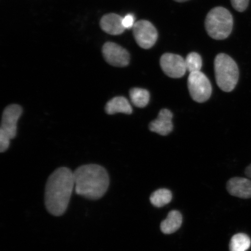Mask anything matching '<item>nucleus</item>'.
Returning <instances> with one entry per match:
<instances>
[{
    "label": "nucleus",
    "instance_id": "f257e3e1",
    "mask_svg": "<svg viewBox=\"0 0 251 251\" xmlns=\"http://www.w3.org/2000/svg\"><path fill=\"white\" fill-rule=\"evenodd\" d=\"M74 188V172L65 167L56 169L46 183L45 202L47 211L55 216L64 215Z\"/></svg>",
    "mask_w": 251,
    "mask_h": 251
},
{
    "label": "nucleus",
    "instance_id": "f03ea898",
    "mask_svg": "<svg viewBox=\"0 0 251 251\" xmlns=\"http://www.w3.org/2000/svg\"><path fill=\"white\" fill-rule=\"evenodd\" d=\"M74 177L75 192L87 200L101 199L109 186L108 172L99 165L81 166L74 172Z\"/></svg>",
    "mask_w": 251,
    "mask_h": 251
},
{
    "label": "nucleus",
    "instance_id": "7ed1b4c3",
    "mask_svg": "<svg viewBox=\"0 0 251 251\" xmlns=\"http://www.w3.org/2000/svg\"><path fill=\"white\" fill-rule=\"evenodd\" d=\"M215 73L220 89L227 93L235 89L239 78V70L236 62L230 56L221 53L216 56Z\"/></svg>",
    "mask_w": 251,
    "mask_h": 251
},
{
    "label": "nucleus",
    "instance_id": "20e7f679",
    "mask_svg": "<svg viewBox=\"0 0 251 251\" xmlns=\"http://www.w3.org/2000/svg\"><path fill=\"white\" fill-rule=\"evenodd\" d=\"M233 26V19L230 11L224 7L213 8L207 15L205 27L212 39L224 40L227 38Z\"/></svg>",
    "mask_w": 251,
    "mask_h": 251
},
{
    "label": "nucleus",
    "instance_id": "39448f33",
    "mask_svg": "<svg viewBox=\"0 0 251 251\" xmlns=\"http://www.w3.org/2000/svg\"><path fill=\"white\" fill-rule=\"evenodd\" d=\"M188 88L191 98L200 103L206 101L212 92V85L208 78L201 71L190 74Z\"/></svg>",
    "mask_w": 251,
    "mask_h": 251
},
{
    "label": "nucleus",
    "instance_id": "423d86ee",
    "mask_svg": "<svg viewBox=\"0 0 251 251\" xmlns=\"http://www.w3.org/2000/svg\"><path fill=\"white\" fill-rule=\"evenodd\" d=\"M133 31L138 45L144 49L151 48L158 39V33L155 27L148 21L137 22L134 25Z\"/></svg>",
    "mask_w": 251,
    "mask_h": 251
},
{
    "label": "nucleus",
    "instance_id": "0eeeda50",
    "mask_svg": "<svg viewBox=\"0 0 251 251\" xmlns=\"http://www.w3.org/2000/svg\"><path fill=\"white\" fill-rule=\"evenodd\" d=\"M23 114V108L20 105H8L3 111L0 134H4L12 140L17 136V124Z\"/></svg>",
    "mask_w": 251,
    "mask_h": 251
},
{
    "label": "nucleus",
    "instance_id": "6e6552de",
    "mask_svg": "<svg viewBox=\"0 0 251 251\" xmlns=\"http://www.w3.org/2000/svg\"><path fill=\"white\" fill-rule=\"evenodd\" d=\"M160 65L164 73L172 78L183 77L187 71L185 59L171 53H166L161 56Z\"/></svg>",
    "mask_w": 251,
    "mask_h": 251
},
{
    "label": "nucleus",
    "instance_id": "1a4fd4ad",
    "mask_svg": "<svg viewBox=\"0 0 251 251\" xmlns=\"http://www.w3.org/2000/svg\"><path fill=\"white\" fill-rule=\"evenodd\" d=\"M102 54L106 61L114 67H125L129 64V54L126 50L117 44L105 43L103 46Z\"/></svg>",
    "mask_w": 251,
    "mask_h": 251
},
{
    "label": "nucleus",
    "instance_id": "9d476101",
    "mask_svg": "<svg viewBox=\"0 0 251 251\" xmlns=\"http://www.w3.org/2000/svg\"><path fill=\"white\" fill-rule=\"evenodd\" d=\"M173 114L170 110L163 109L159 112L158 118L151 122L149 128L152 132L166 136L174 128L172 124Z\"/></svg>",
    "mask_w": 251,
    "mask_h": 251
},
{
    "label": "nucleus",
    "instance_id": "9b49d317",
    "mask_svg": "<svg viewBox=\"0 0 251 251\" xmlns=\"http://www.w3.org/2000/svg\"><path fill=\"white\" fill-rule=\"evenodd\" d=\"M227 190L231 196L243 199L251 198V180L249 178L235 177L227 181Z\"/></svg>",
    "mask_w": 251,
    "mask_h": 251
},
{
    "label": "nucleus",
    "instance_id": "f8f14e48",
    "mask_svg": "<svg viewBox=\"0 0 251 251\" xmlns=\"http://www.w3.org/2000/svg\"><path fill=\"white\" fill-rule=\"evenodd\" d=\"M123 18L115 14H109L103 16L100 26L101 29L112 35H119L124 33L125 29L122 24Z\"/></svg>",
    "mask_w": 251,
    "mask_h": 251
},
{
    "label": "nucleus",
    "instance_id": "ddd939ff",
    "mask_svg": "<svg viewBox=\"0 0 251 251\" xmlns=\"http://www.w3.org/2000/svg\"><path fill=\"white\" fill-rule=\"evenodd\" d=\"M105 112L108 115H114L117 113L130 115L133 112L129 101L124 97H115L109 101L105 105Z\"/></svg>",
    "mask_w": 251,
    "mask_h": 251
},
{
    "label": "nucleus",
    "instance_id": "4468645a",
    "mask_svg": "<svg viewBox=\"0 0 251 251\" xmlns=\"http://www.w3.org/2000/svg\"><path fill=\"white\" fill-rule=\"evenodd\" d=\"M182 222L181 213L177 211H172L169 213L168 217L162 222L161 230L166 234L174 233L181 227Z\"/></svg>",
    "mask_w": 251,
    "mask_h": 251
},
{
    "label": "nucleus",
    "instance_id": "2eb2a0df",
    "mask_svg": "<svg viewBox=\"0 0 251 251\" xmlns=\"http://www.w3.org/2000/svg\"><path fill=\"white\" fill-rule=\"evenodd\" d=\"M131 102L138 108H144L148 105L150 95L148 90L141 88H133L130 91Z\"/></svg>",
    "mask_w": 251,
    "mask_h": 251
},
{
    "label": "nucleus",
    "instance_id": "dca6fc26",
    "mask_svg": "<svg viewBox=\"0 0 251 251\" xmlns=\"http://www.w3.org/2000/svg\"><path fill=\"white\" fill-rule=\"evenodd\" d=\"M251 240L249 235L244 233L235 234L229 244L230 251H246L250 249Z\"/></svg>",
    "mask_w": 251,
    "mask_h": 251
},
{
    "label": "nucleus",
    "instance_id": "f3484780",
    "mask_svg": "<svg viewBox=\"0 0 251 251\" xmlns=\"http://www.w3.org/2000/svg\"><path fill=\"white\" fill-rule=\"evenodd\" d=\"M172 194L165 188L159 189L153 192L150 197V201L153 206L161 208L171 201Z\"/></svg>",
    "mask_w": 251,
    "mask_h": 251
},
{
    "label": "nucleus",
    "instance_id": "a211bd4d",
    "mask_svg": "<svg viewBox=\"0 0 251 251\" xmlns=\"http://www.w3.org/2000/svg\"><path fill=\"white\" fill-rule=\"evenodd\" d=\"M187 71L190 73L199 72L202 68V61L201 56L197 52H191L188 54L186 59Z\"/></svg>",
    "mask_w": 251,
    "mask_h": 251
},
{
    "label": "nucleus",
    "instance_id": "6ab92c4d",
    "mask_svg": "<svg viewBox=\"0 0 251 251\" xmlns=\"http://www.w3.org/2000/svg\"><path fill=\"white\" fill-rule=\"evenodd\" d=\"M250 0H231L232 6L235 10L242 12L246 10Z\"/></svg>",
    "mask_w": 251,
    "mask_h": 251
},
{
    "label": "nucleus",
    "instance_id": "aec40b11",
    "mask_svg": "<svg viewBox=\"0 0 251 251\" xmlns=\"http://www.w3.org/2000/svg\"><path fill=\"white\" fill-rule=\"evenodd\" d=\"M134 17L132 14H127L126 15L123 20H122V24L125 27V29H129L130 28H133L134 23Z\"/></svg>",
    "mask_w": 251,
    "mask_h": 251
},
{
    "label": "nucleus",
    "instance_id": "412c9836",
    "mask_svg": "<svg viewBox=\"0 0 251 251\" xmlns=\"http://www.w3.org/2000/svg\"><path fill=\"white\" fill-rule=\"evenodd\" d=\"M10 140L4 134H0V152H4L8 149Z\"/></svg>",
    "mask_w": 251,
    "mask_h": 251
},
{
    "label": "nucleus",
    "instance_id": "4be33fe9",
    "mask_svg": "<svg viewBox=\"0 0 251 251\" xmlns=\"http://www.w3.org/2000/svg\"><path fill=\"white\" fill-rule=\"evenodd\" d=\"M245 174H246L247 177L251 178V164L247 166L246 171H245Z\"/></svg>",
    "mask_w": 251,
    "mask_h": 251
},
{
    "label": "nucleus",
    "instance_id": "5701e85b",
    "mask_svg": "<svg viewBox=\"0 0 251 251\" xmlns=\"http://www.w3.org/2000/svg\"><path fill=\"white\" fill-rule=\"evenodd\" d=\"M175 1L179 2H184L187 1V0H175Z\"/></svg>",
    "mask_w": 251,
    "mask_h": 251
}]
</instances>
